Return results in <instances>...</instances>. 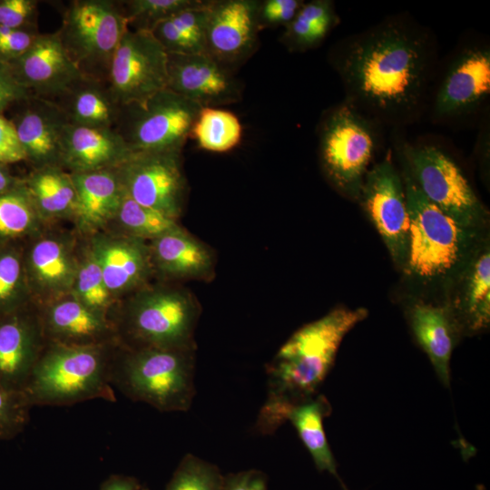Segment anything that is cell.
<instances>
[{"mask_svg": "<svg viewBox=\"0 0 490 490\" xmlns=\"http://www.w3.org/2000/svg\"><path fill=\"white\" fill-rule=\"evenodd\" d=\"M433 58L423 28L390 18L348 39L336 64L348 102L361 113L400 122L421 108Z\"/></svg>", "mask_w": 490, "mask_h": 490, "instance_id": "obj_1", "label": "cell"}, {"mask_svg": "<svg viewBox=\"0 0 490 490\" xmlns=\"http://www.w3.org/2000/svg\"><path fill=\"white\" fill-rule=\"evenodd\" d=\"M363 308H338L298 329L267 366L269 392L258 427L272 433L292 407L313 397L326 378L344 337L368 317Z\"/></svg>", "mask_w": 490, "mask_h": 490, "instance_id": "obj_2", "label": "cell"}, {"mask_svg": "<svg viewBox=\"0 0 490 490\" xmlns=\"http://www.w3.org/2000/svg\"><path fill=\"white\" fill-rule=\"evenodd\" d=\"M119 346L46 343L22 391L27 403L33 407L96 398L114 402L112 368Z\"/></svg>", "mask_w": 490, "mask_h": 490, "instance_id": "obj_3", "label": "cell"}, {"mask_svg": "<svg viewBox=\"0 0 490 490\" xmlns=\"http://www.w3.org/2000/svg\"><path fill=\"white\" fill-rule=\"evenodd\" d=\"M194 349L117 348L112 385L163 412L186 411L194 396Z\"/></svg>", "mask_w": 490, "mask_h": 490, "instance_id": "obj_4", "label": "cell"}, {"mask_svg": "<svg viewBox=\"0 0 490 490\" xmlns=\"http://www.w3.org/2000/svg\"><path fill=\"white\" fill-rule=\"evenodd\" d=\"M200 308L185 289L141 290L113 323L120 345L127 348L194 349Z\"/></svg>", "mask_w": 490, "mask_h": 490, "instance_id": "obj_5", "label": "cell"}, {"mask_svg": "<svg viewBox=\"0 0 490 490\" xmlns=\"http://www.w3.org/2000/svg\"><path fill=\"white\" fill-rule=\"evenodd\" d=\"M403 184L409 217L406 266L421 279L444 277L456 269L465 256L467 229L428 201L405 167Z\"/></svg>", "mask_w": 490, "mask_h": 490, "instance_id": "obj_6", "label": "cell"}, {"mask_svg": "<svg viewBox=\"0 0 490 490\" xmlns=\"http://www.w3.org/2000/svg\"><path fill=\"white\" fill-rule=\"evenodd\" d=\"M128 28L120 2L76 0L65 9L57 32L84 75L106 82L114 52Z\"/></svg>", "mask_w": 490, "mask_h": 490, "instance_id": "obj_7", "label": "cell"}, {"mask_svg": "<svg viewBox=\"0 0 490 490\" xmlns=\"http://www.w3.org/2000/svg\"><path fill=\"white\" fill-rule=\"evenodd\" d=\"M375 142L370 122L349 102L326 114L319 128L320 161L338 189L359 196Z\"/></svg>", "mask_w": 490, "mask_h": 490, "instance_id": "obj_8", "label": "cell"}, {"mask_svg": "<svg viewBox=\"0 0 490 490\" xmlns=\"http://www.w3.org/2000/svg\"><path fill=\"white\" fill-rule=\"evenodd\" d=\"M201 108L164 89L123 106L115 130L132 152H181Z\"/></svg>", "mask_w": 490, "mask_h": 490, "instance_id": "obj_9", "label": "cell"}, {"mask_svg": "<svg viewBox=\"0 0 490 490\" xmlns=\"http://www.w3.org/2000/svg\"><path fill=\"white\" fill-rule=\"evenodd\" d=\"M404 167L424 196L467 230L478 225L484 208L456 162L432 145L403 147Z\"/></svg>", "mask_w": 490, "mask_h": 490, "instance_id": "obj_10", "label": "cell"}, {"mask_svg": "<svg viewBox=\"0 0 490 490\" xmlns=\"http://www.w3.org/2000/svg\"><path fill=\"white\" fill-rule=\"evenodd\" d=\"M168 54L146 30L130 27L110 64L106 83L121 106L142 103L167 89Z\"/></svg>", "mask_w": 490, "mask_h": 490, "instance_id": "obj_11", "label": "cell"}, {"mask_svg": "<svg viewBox=\"0 0 490 490\" xmlns=\"http://www.w3.org/2000/svg\"><path fill=\"white\" fill-rule=\"evenodd\" d=\"M115 170L123 191L134 201L179 218L186 195L181 152H132Z\"/></svg>", "mask_w": 490, "mask_h": 490, "instance_id": "obj_12", "label": "cell"}, {"mask_svg": "<svg viewBox=\"0 0 490 490\" xmlns=\"http://www.w3.org/2000/svg\"><path fill=\"white\" fill-rule=\"evenodd\" d=\"M359 196L392 259L407 263L409 246V217L404 184L392 163L385 160L364 178Z\"/></svg>", "mask_w": 490, "mask_h": 490, "instance_id": "obj_13", "label": "cell"}, {"mask_svg": "<svg viewBox=\"0 0 490 490\" xmlns=\"http://www.w3.org/2000/svg\"><path fill=\"white\" fill-rule=\"evenodd\" d=\"M256 0L209 1L205 26V51L232 70L258 48L260 30Z\"/></svg>", "mask_w": 490, "mask_h": 490, "instance_id": "obj_14", "label": "cell"}, {"mask_svg": "<svg viewBox=\"0 0 490 490\" xmlns=\"http://www.w3.org/2000/svg\"><path fill=\"white\" fill-rule=\"evenodd\" d=\"M9 65L33 95L51 100L87 77L69 55L57 31L40 33L31 47Z\"/></svg>", "mask_w": 490, "mask_h": 490, "instance_id": "obj_15", "label": "cell"}, {"mask_svg": "<svg viewBox=\"0 0 490 490\" xmlns=\"http://www.w3.org/2000/svg\"><path fill=\"white\" fill-rule=\"evenodd\" d=\"M167 89L199 104L216 107L238 103L241 88L225 67L207 54H168Z\"/></svg>", "mask_w": 490, "mask_h": 490, "instance_id": "obj_16", "label": "cell"}, {"mask_svg": "<svg viewBox=\"0 0 490 490\" xmlns=\"http://www.w3.org/2000/svg\"><path fill=\"white\" fill-rule=\"evenodd\" d=\"M46 343L39 314L24 308L0 316V384L22 393Z\"/></svg>", "mask_w": 490, "mask_h": 490, "instance_id": "obj_17", "label": "cell"}, {"mask_svg": "<svg viewBox=\"0 0 490 490\" xmlns=\"http://www.w3.org/2000/svg\"><path fill=\"white\" fill-rule=\"evenodd\" d=\"M11 120L26 161L35 168L61 166L64 128L68 120L60 106L51 99L31 95L18 103Z\"/></svg>", "mask_w": 490, "mask_h": 490, "instance_id": "obj_18", "label": "cell"}, {"mask_svg": "<svg viewBox=\"0 0 490 490\" xmlns=\"http://www.w3.org/2000/svg\"><path fill=\"white\" fill-rule=\"evenodd\" d=\"M490 93V51L486 47L464 50L451 64L438 88L434 113L456 116L473 110Z\"/></svg>", "mask_w": 490, "mask_h": 490, "instance_id": "obj_19", "label": "cell"}, {"mask_svg": "<svg viewBox=\"0 0 490 490\" xmlns=\"http://www.w3.org/2000/svg\"><path fill=\"white\" fill-rule=\"evenodd\" d=\"M40 318L47 343L64 346L120 345L112 320L75 298L54 302Z\"/></svg>", "mask_w": 490, "mask_h": 490, "instance_id": "obj_20", "label": "cell"}, {"mask_svg": "<svg viewBox=\"0 0 490 490\" xmlns=\"http://www.w3.org/2000/svg\"><path fill=\"white\" fill-rule=\"evenodd\" d=\"M132 153L115 129L69 122L64 128L61 165L71 173L115 169Z\"/></svg>", "mask_w": 490, "mask_h": 490, "instance_id": "obj_21", "label": "cell"}, {"mask_svg": "<svg viewBox=\"0 0 490 490\" xmlns=\"http://www.w3.org/2000/svg\"><path fill=\"white\" fill-rule=\"evenodd\" d=\"M151 241L152 269L162 276L192 280H209L213 276V252L179 224Z\"/></svg>", "mask_w": 490, "mask_h": 490, "instance_id": "obj_22", "label": "cell"}, {"mask_svg": "<svg viewBox=\"0 0 490 490\" xmlns=\"http://www.w3.org/2000/svg\"><path fill=\"white\" fill-rule=\"evenodd\" d=\"M92 253L111 294L140 288L152 270L149 245L140 239L102 240Z\"/></svg>", "mask_w": 490, "mask_h": 490, "instance_id": "obj_23", "label": "cell"}, {"mask_svg": "<svg viewBox=\"0 0 490 490\" xmlns=\"http://www.w3.org/2000/svg\"><path fill=\"white\" fill-rule=\"evenodd\" d=\"M75 125L115 129L122 106L113 96L106 82L84 77L54 100Z\"/></svg>", "mask_w": 490, "mask_h": 490, "instance_id": "obj_24", "label": "cell"}, {"mask_svg": "<svg viewBox=\"0 0 490 490\" xmlns=\"http://www.w3.org/2000/svg\"><path fill=\"white\" fill-rule=\"evenodd\" d=\"M416 339L427 355L441 383H450V359L456 340V327L441 307L426 303L414 305L409 314Z\"/></svg>", "mask_w": 490, "mask_h": 490, "instance_id": "obj_25", "label": "cell"}, {"mask_svg": "<svg viewBox=\"0 0 490 490\" xmlns=\"http://www.w3.org/2000/svg\"><path fill=\"white\" fill-rule=\"evenodd\" d=\"M75 191L74 214L82 226L93 229L115 218L122 187L115 169L71 173Z\"/></svg>", "mask_w": 490, "mask_h": 490, "instance_id": "obj_26", "label": "cell"}, {"mask_svg": "<svg viewBox=\"0 0 490 490\" xmlns=\"http://www.w3.org/2000/svg\"><path fill=\"white\" fill-rule=\"evenodd\" d=\"M28 285L47 292H62L73 286L76 268L67 246L55 238L35 241L24 258Z\"/></svg>", "mask_w": 490, "mask_h": 490, "instance_id": "obj_27", "label": "cell"}, {"mask_svg": "<svg viewBox=\"0 0 490 490\" xmlns=\"http://www.w3.org/2000/svg\"><path fill=\"white\" fill-rule=\"evenodd\" d=\"M330 412L328 399L324 396H318L291 407L287 420L295 426L317 469L328 472L336 477L343 490H349L338 474L337 463L323 427V419Z\"/></svg>", "mask_w": 490, "mask_h": 490, "instance_id": "obj_28", "label": "cell"}, {"mask_svg": "<svg viewBox=\"0 0 490 490\" xmlns=\"http://www.w3.org/2000/svg\"><path fill=\"white\" fill-rule=\"evenodd\" d=\"M23 181L39 215L74 213L75 187L71 173L64 172L61 166L35 168Z\"/></svg>", "mask_w": 490, "mask_h": 490, "instance_id": "obj_29", "label": "cell"}, {"mask_svg": "<svg viewBox=\"0 0 490 490\" xmlns=\"http://www.w3.org/2000/svg\"><path fill=\"white\" fill-rule=\"evenodd\" d=\"M334 4L328 0L304 3L295 17L285 26L281 41L291 51H305L317 46L337 24Z\"/></svg>", "mask_w": 490, "mask_h": 490, "instance_id": "obj_30", "label": "cell"}, {"mask_svg": "<svg viewBox=\"0 0 490 490\" xmlns=\"http://www.w3.org/2000/svg\"><path fill=\"white\" fill-rule=\"evenodd\" d=\"M241 135L239 118L231 112L217 107H202L191 132L201 149L211 152L232 150L240 143Z\"/></svg>", "mask_w": 490, "mask_h": 490, "instance_id": "obj_31", "label": "cell"}, {"mask_svg": "<svg viewBox=\"0 0 490 490\" xmlns=\"http://www.w3.org/2000/svg\"><path fill=\"white\" fill-rule=\"evenodd\" d=\"M38 217L22 180L15 188L0 195V245L12 244L31 233Z\"/></svg>", "mask_w": 490, "mask_h": 490, "instance_id": "obj_32", "label": "cell"}, {"mask_svg": "<svg viewBox=\"0 0 490 490\" xmlns=\"http://www.w3.org/2000/svg\"><path fill=\"white\" fill-rule=\"evenodd\" d=\"M28 290L23 255L12 244L0 245V316L25 308Z\"/></svg>", "mask_w": 490, "mask_h": 490, "instance_id": "obj_33", "label": "cell"}, {"mask_svg": "<svg viewBox=\"0 0 490 490\" xmlns=\"http://www.w3.org/2000/svg\"><path fill=\"white\" fill-rule=\"evenodd\" d=\"M115 218L129 237L142 240H152L178 225L177 220L137 203L123 189Z\"/></svg>", "mask_w": 490, "mask_h": 490, "instance_id": "obj_34", "label": "cell"}, {"mask_svg": "<svg viewBox=\"0 0 490 490\" xmlns=\"http://www.w3.org/2000/svg\"><path fill=\"white\" fill-rule=\"evenodd\" d=\"M466 312L469 327L485 328L490 320V253L484 252L475 261L469 279Z\"/></svg>", "mask_w": 490, "mask_h": 490, "instance_id": "obj_35", "label": "cell"}, {"mask_svg": "<svg viewBox=\"0 0 490 490\" xmlns=\"http://www.w3.org/2000/svg\"><path fill=\"white\" fill-rule=\"evenodd\" d=\"M200 0H129L120 5L129 27L133 30L152 31L160 22L174 14L196 5Z\"/></svg>", "mask_w": 490, "mask_h": 490, "instance_id": "obj_36", "label": "cell"}, {"mask_svg": "<svg viewBox=\"0 0 490 490\" xmlns=\"http://www.w3.org/2000/svg\"><path fill=\"white\" fill-rule=\"evenodd\" d=\"M223 480L217 466L187 455L173 473L166 490H223Z\"/></svg>", "mask_w": 490, "mask_h": 490, "instance_id": "obj_37", "label": "cell"}, {"mask_svg": "<svg viewBox=\"0 0 490 490\" xmlns=\"http://www.w3.org/2000/svg\"><path fill=\"white\" fill-rule=\"evenodd\" d=\"M77 300L93 310L106 315V309L110 304L111 292L109 291L100 266L93 253L76 270L73 283Z\"/></svg>", "mask_w": 490, "mask_h": 490, "instance_id": "obj_38", "label": "cell"}, {"mask_svg": "<svg viewBox=\"0 0 490 490\" xmlns=\"http://www.w3.org/2000/svg\"><path fill=\"white\" fill-rule=\"evenodd\" d=\"M30 408L23 393L0 384V440H9L24 429Z\"/></svg>", "mask_w": 490, "mask_h": 490, "instance_id": "obj_39", "label": "cell"}, {"mask_svg": "<svg viewBox=\"0 0 490 490\" xmlns=\"http://www.w3.org/2000/svg\"><path fill=\"white\" fill-rule=\"evenodd\" d=\"M209 1H199L171 17L172 24L186 37L205 51V26Z\"/></svg>", "mask_w": 490, "mask_h": 490, "instance_id": "obj_40", "label": "cell"}, {"mask_svg": "<svg viewBox=\"0 0 490 490\" xmlns=\"http://www.w3.org/2000/svg\"><path fill=\"white\" fill-rule=\"evenodd\" d=\"M40 32L37 28H9L0 25V62L11 64L34 44Z\"/></svg>", "mask_w": 490, "mask_h": 490, "instance_id": "obj_41", "label": "cell"}, {"mask_svg": "<svg viewBox=\"0 0 490 490\" xmlns=\"http://www.w3.org/2000/svg\"><path fill=\"white\" fill-rule=\"evenodd\" d=\"M36 0H0V25L9 28H37Z\"/></svg>", "mask_w": 490, "mask_h": 490, "instance_id": "obj_42", "label": "cell"}, {"mask_svg": "<svg viewBox=\"0 0 490 490\" xmlns=\"http://www.w3.org/2000/svg\"><path fill=\"white\" fill-rule=\"evenodd\" d=\"M151 32L167 54H205L202 48L182 34L169 18L157 24Z\"/></svg>", "mask_w": 490, "mask_h": 490, "instance_id": "obj_43", "label": "cell"}, {"mask_svg": "<svg viewBox=\"0 0 490 490\" xmlns=\"http://www.w3.org/2000/svg\"><path fill=\"white\" fill-rule=\"evenodd\" d=\"M304 4L301 0H265L260 2L258 21L262 26L287 25Z\"/></svg>", "mask_w": 490, "mask_h": 490, "instance_id": "obj_44", "label": "cell"}, {"mask_svg": "<svg viewBox=\"0 0 490 490\" xmlns=\"http://www.w3.org/2000/svg\"><path fill=\"white\" fill-rule=\"evenodd\" d=\"M33 95L15 76L10 65L0 62V113Z\"/></svg>", "mask_w": 490, "mask_h": 490, "instance_id": "obj_45", "label": "cell"}, {"mask_svg": "<svg viewBox=\"0 0 490 490\" xmlns=\"http://www.w3.org/2000/svg\"><path fill=\"white\" fill-rule=\"evenodd\" d=\"M26 160L11 120L0 113V163L10 164Z\"/></svg>", "mask_w": 490, "mask_h": 490, "instance_id": "obj_46", "label": "cell"}, {"mask_svg": "<svg viewBox=\"0 0 490 490\" xmlns=\"http://www.w3.org/2000/svg\"><path fill=\"white\" fill-rule=\"evenodd\" d=\"M223 490H268L267 477L258 470L228 474L224 476Z\"/></svg>", "mask_w": 490, "mask_h": 490, "instance_id": "obj_47", "label": "cell"}, {"mask_svg": "<svg viewBox=\"0 0 490 490\" xmlns=\"http://www.w3.org/2000/svg\"><path fill=\"white\" fill-rule=\"evenodd\" d=\"M141 485L134 477L114 475L106 479L100 490H140Z\"/></svg>", "mask_w": 490, "mask_h": 490, "instance_id": "obj_48", "label": "cell"}, {"mask_svg": "<svg viewBox=\"0 0 490 490\" xmlns=\"http://www.w3.org/2000/svg\"><path fill=\"white\" fill-rule=\"evenodd\" d=\"M21 181L10 173L5 164L0 163V195L15 188Z\"/></svg>", "mask_w": 490, "mask_h": 490, "instance_id": "obj_49", "label": "cell"}, {"mask_svg": "<svg viewBox=\"0 0 490 490\" xmlns=\"http://www.w3.org/2000/svg\"><path fill=\"white\" fill-rule=\"evenodd\" d=\"M142 490H149V489H147V488H144V489H142Z\"/></svg>", "mask_w": 490, "mask_h": 490, "instance_id": "obj_50", "label": "cell"}, {"mask_svg": "<svg viewBox=\"0 0 490 490\" xmlns=\"http://www.w3.org/2000/svg\"><path fill=\"white\" fill-rule=\"evenodd\" d=\"M479 490H480V487H479Z\"/></svg>", "mask_w": 490, "mask_h": 490, "instance_id": "obj_51", "label": "cell"}]
</instances>
